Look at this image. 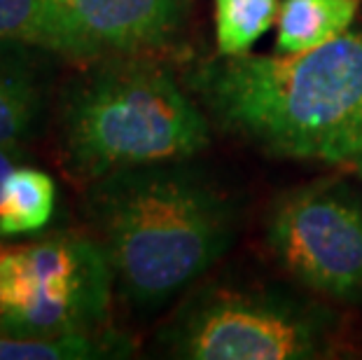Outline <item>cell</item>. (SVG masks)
Segmentation results:
<instances>
[{
  "label": "cell",
  "instance_id": "2",
  "mask_svg": "<svg viewBox=\"0 0 362 360\" xmlns=\"http://www.w3.org/2000/svg\"><path fill=\"white\" fill-rule=\"evenodd\" d=\"M187 82L208 120L269 155L362 157V26L297 54H220Z\"/></svg>",
  "mask_w": 362,
  "mask_h": 360
},
{
  "label": "cell",
  "instance_id": "5",
  "mask_svg": "<svg viewBox=\"0 0 362 360\" xmlns=\"http://www.w3.org/2000/svg\"><path fill=\"white\" fill-rule=\"evenodd\" d=\"M112 297L110 262L94 236L64 232L0 248V335L103 332Z\"/></svg>",
  "mask_w": 362,
  "mask_h": 360
},
{
  "label": "cell",
  "instance_id": "11",
  "mask_svg": "<svg viewBox=\"0 0 362 360\" xmlns=\"http://www.w3.org/2000/svg\"><path fill=\"white\" fill-rule=\"evenodd\" d=\"M57 185L35 166H17L7 175L0 202V236H21L42 229L54 216Z\"/></svg>",
  "mask_w": 362,
  "mask_h": 360
},
{
  "label": "cell",
  "instance_id": "10",
  "mask_svg": "<svg viewBox=\"0 0 362 360\" xmlns=\"http://www.w3.org/2000/svg\"><path fill=\"white\" fill-rule=\"evenodd\" d=\"M358 10L360 0H283L276 52L297 54L334 40L349 30Z\"/></svg>",
  "mask_w": 362,
  "mask_h": 360
},
{
  "label": "cell",
  "instance_id": "9",
  "mask_svg": "<svg viewBox=\"0 0 362 360\" xmlns=\"http://www.w3.org/2000/svg\"><path fill=\"white\" fill-rule=\"evenodd\" d=\"M0 40L33 45L80 66L91 61L54 0H0Z\"/></svg>",
  "mask_w": 362,
  "mask_h": 360
},
{
  "label": "cell",
  "instance_id": "8",
  "mask_svg": "<svg viewBox=\"0 0 362 360\" xmlns=\"http://www.w3.org/2000/svg\"><path fill=\"white\" fill-rule=\"evenodd\" d=\"M52 52L0 40V145H24L40 132L52 101Z\"/></svg>",
  "mask_w": 362,
  "mask_h": 360
},
{
  "label": "cell",
  "instance_id": "7",
  "mask_svg": "<svg viewBox=\"0 0 362 360\" xmlns=\"http://www.w3.org/2000/svg\"><path fill=\"white\" fill-rule=\"evenodd\" d=\"M89 52L103 57H152L171 47L187 21L185 0H54Z\"/></svg>",
  "mask_w": 362,
  "mask_h": 360
},
{
  "label": "cell",
  "instance_id": "3",
  "mask_svg": "<svg viewBox=\"0 0 362 360\" xmlns=\"http://www.w3.org/2000/svg\"><path fill=\"white\" fill-rule=\"evenodd\" d=\"M59 162L91 182L122 168L192 159L211 143V120L155 57L82 64L54 105Z\"/></svg>",
  "mask_w": 362,
  "mask_h": 360
},
{
  "label": "cell",
  "instance_id": "1",
  "mask_svg": "<svg viewBox=\"0 0 362 360\" xmlns=\"http://www.w3.org/2000/svg\"><path fill=\"white\" fill-rule=\"evenodd\" d=\"M89 225L115 297L150 316L206 277L234 243L232 202L189 159L122 168L87 182Z\"/></svg>",
  "mask_w": 362,
  "mask_h": 360
},
{
  "label": "cell",
  "instance_id": "14",
  "mask_svg": "<svg viewBox=\"0 0 362 360\" xmlns=\"http://www.w3.org/2000/svg\"><path fill=\"white\" fill-rule=\"evenodd\" d=\"M24 159L26 152L21 150V145H0V202H3V187L7 175L24 164Z\"/></svg>",
  "mask_w": 362,
  "mask_h": 360
},
{
  "label": "cell",
  "instance_id": "12",
  "mask_svg": "<svg viewBox=\"0 0 362 360\" xmlns=\"http://www.w3.org/2000/svg\"><path fill=\"white\" fill-rule=\"evenodd\" d=\"M131 354H134V344L112 327L103 332L64 337L0 335V360H91L127 358Z\"/></svg>",
  "mask_w": 362,
  "mask_h": 360
},
{
  "label": "cell",
  "instance_id": "13",
  "mask_svg": "<svg viewBox=\"0 0 362 360\" xmlns=\"http://www.w3.org/2000/svg\"><path fill=\"white\" fill-rule=\"evenodd\" d=\"M215 42L222 57H241L279 19V0H213Z\"/></svg>",
  "mask_w": 362,
  "mask_h": 360
},
{
  "label": "cell",
  "instance_id": "15",
  "mask_svg": "<svg viewBox=\"0 0 362 360\" xmlns=\"http://www.w3.org/2000/svg\"><path fill=\"white\" fill-rule=\"evenodd\" d=\"M353 164H356V171H358V173L362 175V157H358V159H356V162H353Z\"/></svg>",
  "mask_w": 362,
  "mask_h": 360
},
{
  "label": "cell",
  "instance_id": "4",
  "mask_svg": "<svg viewBox=\"0 0 362 360\" xmlns=\"http://www.w3.org/2000/svg\"><path fill=\"white\" fill-rule=\"evenodd\" d=\"M337 320L274 283L215 281L185 297L159 327V356L185 360H306L329 354Z\"/></svg>",
  "mask_w": 362,
  "mask_h": 360
},
{
  "label": "cell",
  "instance_id": "6",
  "mask_svg": "<svg viewBox=\"0 0 362 360\" xmlns=\"http://www.w3.org/2000/svg\"><path fill=\"white\" fill-rule=\"evenodd\" d=\"M267 246L302 286L334 300L362 295V204L341 182L299 187L267 216Z\"/></svg>",
  "mask_w": 362,
  "mask_h": 360
}]
</instances>
